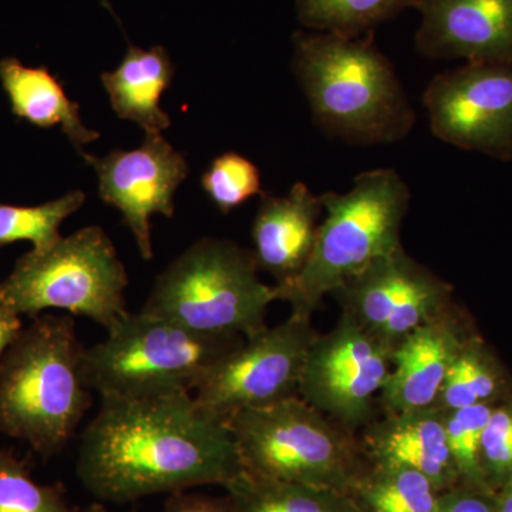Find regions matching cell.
I'll return each mask as SVG.
<instances>
[{"label": "cell", "mask_w": 512, "mask_h": 512, "mask_svg": "<svg viewBox=\"0 0 512 512\" xmlns=\"http://www.w3.org/2000/svg\"><path fill=\"white\" fill-rule=\"evenodd\" d=\"M456 302L410 333L393 350V366L380 394V413L436 406L458 349L473 335Z\"/></svg>", "instance_id": "cell-15"}, {"label": "cell", "mask_w": 512, "mask_h": 512, "mask_svg": "<svg viewBox=\"0 0 512 512\" xmlns=\"http://www.w3.org/2000/svg\"><path fill=\"white\" fill-rule=\"evenodd\" d=\"M416 49L433 60L512 62V0H416Z\"/></svg>", "instance_id": "cell-14"}, {"label": "cell", "mask_w": 512, "mask_h": 512, "mask_svg": "<svg viewBox=\"0 0 512 512\" xmlns=\"http://www.w3.org/2000/svg\"><path fill=\"white\" fill-rule=\"evenodd\" d=\"M84 201L83 191H72L36 207L0 204V247L20 241L32 242L35 251L52 247L62 238L63 222L80 210Z\"/></svg>", "instance_id": "cell-24"}, {"label": "cell", "mask_w": 512, "mask_h": 512, "mask_svg": "<svg viewBox=\"0 0 512 512\" xmlns=\"http://www.w3.org/2000/svg\"><path fill=\"white\" fill-rule=\"evenodd\" d=\"M229 512H359L348 494L242 473L225 485Z\"/></svg>", "instance_id": "cell-20"}, {"label": "cell", "mask_w": 512, "mask_h": 512, "mask_svg": "<svg viewBox=\"0 0 512 512\" xmlns=\"http://www.w3.org/2000/svg\"><path fill=\"white\" fill-rule=\"evenodd\" d=\"M348 495L359 512H434L441 491L417 471L367 463Z\"/></svg>", "instance_id": "cell-22"}, {"label": "cell", "mask_w": 512, "mask_h": 512, "mask_svg": "<svg viewBox=\"0 0 512 512\" xmlns=\"http://www.w3.org/2000/svg\"><path fill=\"white\" fill-rule=\"evenodd\" d=\"M22 328L20 315L0 303V360Z\"/></svg>", "instance_id": "cell-31"}, {"label": "cell", "mask_w": 512, "mask_h": 512, "mask_svg": "<svg viewBox=\"0 0 512 512\" xmlns=\"http://www.w3.org/2000/svg\"><path fill=\"white\" fill-rule=\"evenodd\" d=\"M0 83L12 113L33 126H59L80 154L100 133L84 126L80 106L67 97L62 84L46 67H28L15 57L0 62Z\"/></svg>", "instance_id": "cell-19"}, {"label": "cell", "mask_w": 512, "mask_h": 512, "mask_svg": "<svg viewBox=\"0 0 512 512\" xmlns=\"http://www.w3.org/2000/svg\"><path fill=\"white\" fill-rule=\"evenodd\" d=\"M173 77L174 66L163 46L143 50L130 45L116 70L101 74V83L120 119L133 121L146 134H158L171 126L160 101Z\"/></svg>", "instance_id": "cell-18"}, {"label": "cell", "mask_w": 512, "mask_h": 512, "mask_svg": "<svg viewBox=\"0 0 512 512\" xmlns=\"http://www.w3.org/2000/svg\"><path fill=\"white\" fill-rule=\"evenodd\" d=\"M99 177L101 200L117 208L144 261L154 256L151 218H173L175 192L188 175V163L161 133L146 134L136 150H114L104 157L82 154Z\"/></svg>", "instance_id": "cell-13"}, {"label": "cell", "mask_w": 512, "mask_h": 512, "mask_svg": "<svg viewBox=\"0 0 512 512\" xmlns=\"http://www.w3.org/2000/svg\"><path fill=\"white\" fill-rule=\"evenodd\" d=\"M423 103L444 143L512 160V62L466 63L437 74Z\"/></svg>", "instance_id": "cell-12"}, {"label": "cell", "mask_w": 512, "mask_h": 512, "mask_svg": "<svg viewBox=\"0 0 512 512\" xmlns=\"http://www.w3.org/2000/svg\"><path fill=\"white\" fill-rule=\"evenodd\" d=\"M127 286L126 266L109 235L84 227L50 248L20 256L0 284V303L30 319L60 309L107 330L128 312Z\"/></svg>", "instance_id": "cell-8"}, {"label": "cell", "mask_w": 512, "mask_h": 512, "mask_svg": "<svg viewBox=\"0 0 512 512\" xmlns=\"http://www.w3.org/2000/svg\"><path fill=\"white\" fill-rule=\"evenodd\" d=\"M498 512H512V477L495 493Z\"/></svg>", "instance_id": "cell-32"}, {"label": "cell", "mask_w": 512, "mask_h": 512, "mask_svg": "<svg viewBox=\"0 0 512 512\" xmlns=\"http://www.w3.org/2000/svg\"><path fill=\"white\" fill-rule=\"evenodd\" d=\"M244 342V336L208 335L148 312H127L103 342L84 349V377L101 399L194 394L212 367Z\"/></svg>", "instance_id": "cell-5"}, {"label": "cell", "mask_w": 512, "mask_h": 512, "mask_svg": "<svg viewBox=\"0 0 512 512\" xmlns=\"http://www.w3.org/2000/svg\"><path fill=\"white\" fill-rule=\"evenodd\" d=\"M258 271L252 251L231 239H198L157 276L141 311L194 332L252 338L278 301Z\"/></svg>", "instance_id": "cell-6"}, {"label": "cell", "mask_w": 512, "mask_h": 512, "mask_svg": "<svg viewBox=\"0 0 512 512\" xmlns=\"http://www.w3.org/2000/svg\"><path fill=\"white\" fill-rule=\"evenodd\" d=\"M201 187L222 214H229L249 198L261 195V174L248 158L225 153L202 175Z\"/></svg>", "instance_id": "cell-27"}, {"label": "cell", "mask_w": 512, "mask_h": 512, "mask_svg": "<svg viewBox=\"0 0 512 512\" xmlns=\"http://www.w3.org/2000/svg\"><path fill=\"white\" fill-rule=\"evenodd\" d=\"M359 440L373 466L417 471L441 493L460 485L447 443L446 412L439 407L380 413L360 431Z\"/></svg>", "instance_id": "cell-16"}, {"label": "cell", "mask_w": 512, "mask_h": 512, "mask_svg": "<svg viewBox=\"0 0 512 512\" xmlns=\"http://www.w3.org/2000/svg\"><path fill=\"white\" fill-rule=\"evenodd\" d=\"M292 43L293 73L329 137L369 146L409 136L416 114L373 32H298Z\"/></svg>", "instance_id": "cell-2"}, {"label": "cell", "mask_w": 512, "mask_h": 512, "mask_svg": "<svg viewBox=\"0 0 512 512\" xmlns=\"http://www.w3.org/2000/svg\"><path fill=\"white\" fill-rule=\"evenodd\" d=\"M252 222L256 265L275 279V286L291 284L308 264L322 221L320 195L296 183L285 197L261 192Z\"/></svg>", "instance_id": "cell-17"}, {"label": "cell", "mask_w": 512, "mask_h": 512, "mask_svg": "<svg viewBox=\"0 0 512 512\" xmlns=\"http://www.w3.org/2000/svg\"><path fill=\"white\" fill-rule=\"evenodd\" d=\"M245 473L348 494L367 467L359 434L301 396L228 417Z\"/></svg>", "instance_id": "cell-7"}, {"label": "cell", "mask_w": 512, "mask_h": 512, "mask_svg": "<svg viewBox=\"0 0 512 512\" xmlns=\"http://www.w3.org/2000/svg\"><path fill=\"white\" fill-rule=\"evenodd\" d=\"M340 315L396 348L453 305V286L403 247L380 256L332 293Z\"/></svg>", "instance_id": "cell-11"}, {"label": "cell", "mask_w": 512, "mask_h": 512, "mask_svg": "<svg viewBox=\"0 0 512 512\" xmlns=\"http://www.w3.org/2000/svg\"><path fill=\"white\" fill-rule=\"evenodd\" d=\"M434 512H498L495 493L457 485L441 493Z\"/></svg>", "instance_id": "cell-29"}, {"label": "cell", "mask_w": 512, "mask_h": 512, "mask_svg": "<svg viewBox=\"0 0 512 512\" xmlns=\"http://www.w3.org/2000/svg\"><path fill=\"white\" fill-rule=\"evenodd\" d=\"M89 512H111V511L107 510V508L104 507L103 504L97 503V504H93L92 507H90ZM133 512H137V511H133Z\"/></svg>", "instance_id": "cell-33"}, {"label": "cell", "mask_w": 512, "mask_h": 512, "mask_svg": "<svg viewBox=\"0 0 512 512\" xmlns=\"http://www.w3.org/2000/svg\"><path fill=\"white\" fill-rule=\"evenodd\" d=\"M0 512H83L60 484H37L12 451L0 450Z\"/></svg>", "instance_id": "cell-25"}, {"label": "cell", "mask_w": 512, "mask_h": 512, "mask_svg": "<svg viewBox=\"0 0 512 512\" xmlns=\"http://www.w3.org/2000/svg\"><path fill=\"white\" fill-rule=\"evenodd\" d=\"M318 335L312 319L293 315L268 326L212 367L194 392L195 403L227 420L242 410L299 396L306 356Z\"/></svg>", "instance_id": "cell-10"}, {"label": "cell", "mask_w": 512, "mask_h": 512, "mask_svg": "<svg viewBox=\"0 0 512 512\" xmlns=\"http://www.w3.org/2000/svg\"><path fill=\"white\" fill-rule=\"evenodd\" d=\"M163 512H229L224 498H212L208 495L187 493L171 494L165 501Z\"/></svg>", "instance_id": "cell-30"}, {"label": "cell", "mask_w": 512, "mask_h": 512, "mask_svg": "<svg viewBox=\"0 0 512 512\" xmlns=\"http://www.w3.org/2000/svg\"><path fill=\"white\" fill-rule=\"evenodd\" d=\"M494 404H478L446 412L448 448L457 468L460 485L464 487L491 491L485 483L481 467V441Z\"/></svg>", "instance_id": "cell-26"}, {"label": "cell", "mask_w": 512, "mask_h": 512, "mask_svg": "<svg viewBox=\"0 0 512 512\" xmlns=\"http://www.w3.org/2000/svg\"><path fill=\"white\" fill-rule=\"evenodd\" d=\"M84 349L70 316L47 313L22 328L0 360V433L43 458L62 453L93 403Z\"/></svg>", "instance_id": "cell-3"}, {"label": "cell", "mask_w": 512, "mask_h": 512, "mask_svg": "<svg viewBox=\"0 0 512 512\" xmlns=\"http://www.w3.org/2000/svg\"><path fill=\"white\" fill-rule=\"evenodd\" d=\"M512 386L511 377L476 332L464 340L448 369L436 406L443 412L497 403Z\"/></svg>", "instance_id": "cell-21"}, {"label": "cell", "mask_w": 512, "mask_h": 512, "mask_svg": "<svg viewBox=\"0 0 512 512\" xmlns=\"http://www.w3.org/2000/svg\"><path fill=\"white\" fill-rule=\"evenodd\" d=\"M76 473L97 500L124 504L244 473L227 421L204 412L192 393L103 397L83 430Z\"/></svg>", "instance_id": "cell-1"}, {"label": "cell", "mask_w": 512, "mask_h": 512, "mask_svg": "<svg viewBox=\"0 0 512 512\" xmlns=\"http://www.w3.org/2000/svg\"><path fill=\"white\" fill-rule=\"evenodd\" d=\"M392 346L340 315L316 336L303 366L299 396L359 434L380 416L379 399L393 366Z\"/></svg>", "instance_id": "cell-9"}, {"label": "cell", "mask_w": 512, "mask_h": 512, "mask_svg": "<svg viewBox=\"0 0 512 512\" xmlns=\"http://www.w3.org/2000/svg\"><path fill=\"white\" fill-rule=\"evenodd\" d=\"M323 214L308 264L291 284L275 286L291 315L312 319L326 295L402 245L410 190L392 168L357 175L346 194L320 195Z\"/></svg>", "instance_id": "cell-4"}, {"label": "cell", "mask_w": 512, "mask_h": 512, "mask_svg": "<svg viewBox=\"0 0 512 512\" xmlns=\"http://www.w3.org/2000/svg\"><path fill=\"white\" fill-rule=\"evenodd\" d=\"M481 467L487 487L497 493L512 477V386L494 404L481 441Z\"/></svg>", "instance_id": "cell-28"}, {"label": "cell", "mask_w": 512, "mask_h": 512, "mask_svg": "<svg viewBox=\"0 0 512 512\" xmlns=\"http://www.w3.org/2000/svg\"><path fill=\"white\" fill-rule=\"evenodd\" d=\"M416 0H295L296 16L312 32L360 36L403 10Z\"/></svg>", "instance_id": "cell-23"}]
</instances>
